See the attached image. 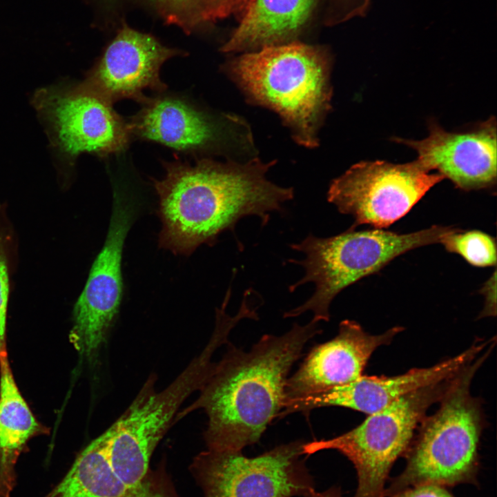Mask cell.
<instances>
[{
    "label": "cell",
    "instance_id": "obj_1",
    "mask_svg": "<svg viewBox=\"0 0 497 497\" xmlns=\"http://www.w3.org/2000/svg\"><path fill=\"white\" fill-rule=\"evenodd\" d=\"M275 162H165L164 176L153 179L162 223L159 246L189 256L202 244L214 245L225 231H234L243 217L257 216L266 225L271 213H283L294 197L293 188L266 178Z\"/></svg>",
    "mask_w": 497,
    "mask_h": 497
},
{
    "label": "cell",
    "instance_id": "obj_2",
    "mask_svg": "<svg viewBox=\"0 0 497 497\" xmlns=\"http://www.w3.org/2000/svg\"><path fill=\"white\" fill-rule=\"evenodd\" d=\"M319 322L295 324L280 335H264L246 351L227 342V349L199 389L198 398L175 419L197 409L208 417L207 449L242 451L257 442L284 405V388L306 343L320 334Z\"/></svg>",
    "mask_w": 497,
    "mask_h": 497
},
{
    "label": "cell",
    "instance_id": "obj_3",
    "mask_svg": "<svg viewBox=\"0 0 497 497\" xmlns=\"http://www.w3.org/2000/svg\"><path fill=\"white\" fill-rule=\"evenodd\" d=\"M248 102L277 113L297 143L318 144L331 109V66L322 50L300 43L269 46L224 66Z\"/></svg>",
    "mask_w": 497,
    "mask_h": 497
},
{
    "label": "cell",
    "instance_id": "obj_4",
    "mask_svg": "<svg viewBox=\"0 0 497 497\" xmlns=\"http://www.w3.org/2000/svg\"><path fill=\"white\" fill-rule=\"evenodd\" d=\"M457 228L432 226L416 232L398 233L382 228L363 231L349 230L329 237L310 233L291 249L302 253L300 260L289 262L304 269V276L289 286L293 292L300 286L313 283V295L299 306L284 313V318H294L312 312L313 320L328 322L329 307L335 297L345 288L360 279L375 273L393 259L418 247L441 243L445 236Z\"/></svg>",
    "mask_w": 497,
    "mask_h": 497
},
{
    "label": "cell",
    "instance_id": "obj_5",
    "mask_svg": "<svg viewBox=\"0 0 497 497\" xmlns=\"http://www.w3.org/2000/svg\"><path fill=\"white\" fill-rule=\"evenodd\" d=\"M488 353L480 355L453 377L438 409L422 420L406 452V467L385 489L384 496L420 485L445 487L475 480L483 418L470 387Z\"/></svg>",
    "mask_w": 497,
    "mask_h": 497
},
{
    "label": "cell",
    "instance_id": "obj_6",
    "mask_svg": "<svg viewBox=\"0 0 497 497\" xmlns=\"http://www.w3.org/2000/svg\"><path fill=\"white\" fill-rule=\"evenodd\" d=\"M226 333L215 329L203 350L166 387L157 391V376L151 374L131 404L107 429L110 465L126 487L148 474L150 457L175 423L182 403L199 391L209 375L215 351L226 344Z\"/></svg>",
    "mask_w": 497,
    "mask_h": 497
},
{
    "label": "cell",
    "instance_id": "obj_7",
    "mask_svg": "<svg viewBox=\"0 0 497 497\" xmlns=\"http://www.w3.org/2000/svg\"><path fill=\"white\" fill-rule=\"evenodd\" d=\"M453 377L406 394L342 435L304 442L303 454L339 451L357 472L358 487L353 497H384L392 465L407 451L429 407L440 400Z\"/></svg>",
    "mask_w": 497,
    "mask_h": 497
},
{
    "label": "cell",
    "instance_id": "obj_8",
    "mask_svg": "<svg viewBox=\"0 0 497 497\" xmlns=\"http://www.w3.org/2000/svg\"><path fill=\"white\" fill-rule=\"evenodd\" d=\"M145 204L139 198L116 191L106 237L95 257L72 311L70 340L79 355L97 360L122 300V255L125 240Z\"/></svg>",
    "mask_w": 497,
    "mask_h": 497
},
{
    "label": "cell",
    "instance_id": "obj_9",
    "mask_svg": "<svg viewBox=\"0 0 497 497\" xmlns=\"http://www.w3.org/2000/svg\"><path fill=\"white\" fill-rule=\"evenodd\" d=\"M304 442L280 445L252 458L242 451L207 449L194 458L192 471L204 497H304L315 490L301 458Z\"/></svg>",
    "mask_w": 497,
    "mask_h": 497
},
{
    "label": "cell",
    "instance_id": "obj_10",
    "mask_svg": "<svg viewBox=\"0 0 497 497\" xmlns=\"http://www.w3.org/2000/svg\"><path fill=\"white\" fill-rule=\"evenodd\" d=\"M443 179L418 160L398 164L363 161L331 182L327 199L340 213L353 217L351 228L368 224L385 229Z\"/></svg>",
    "mask_w": 497,
    "mask_h": 497
},
{
    "label": "cell",
    "instance_id": "obj_11",
    "mask_svg": "<svg viewBox=\"0 0 497 497\" xmlns=\"http://www.w3.org/2000/svg\"><path fill=\"white\" fill-rule=\"evenodd\" d=\"M37 106L56 146L70 158L82 153L106 156L124 150L133 135L113 104L82 84L39 95Z\"/></svg>",
    "mask_w": 497,
    "mask_h": 497
},
{
    "label": "cell",
    "instance_id": "obj_12",
    "mask_svg": "<svg viewBox=\"0 0 497 497\" xmlns=\"http://www.w3.org/2000/svg\"><path fill=\"white\" fill-rule=\"evenodd\" d=\"M129 123L132 133L178 150H199L237 145L252 148L248 125L226 115L217 119L184 100L170 97L149 98Z\"/></svg>",
    "mask_w": 497,
    "mask_h": 497
},
{
    "label": "cell",
    "instance_id": "obj_13",
    "mask_svg": "<svg viewBox=\"0 0 497 497\" xmlns=\"http://www.w3.org/2000/svg\"><path fill=\"white\" fill-rule=\"evenodd\" d=\"M429 135L420 140L393 138L418 154L417 160L428 170H436L458 188L474 191L496 184V121L495 117L475 128L448 132L436 122L429 125Z\"/></svg>",
    "mask_w": 497,
    "mask_h": 497
},
{
    "label": "cell",
    "instance_id": "obj_14",
    "mask_svg": "<svg viewBox=\"0 0 497 497\" xmlns=\"http://www.w3.org/2000/svg\"><path fill=\"white\" fill-rule=\"evenodd\" d=\"M180 54L151 35L124 26L82 85L111 104L124 99L144 104L149 99L145 90H165L160 68L166 60Z\"/></svg>",
    "mask_w": 497,
    "mask_h": 497
},
{
    "label": "cell",
    "instance_id": "obj_15",
    "mask_svg": "<svg viewBox=\"0 0 497 497\" xmlns=\"http://www.w3.org/2000/svg\"><path fill=\"white\" fill-rule=\"evenodd\" d=\"M402 330L394 327L382 334L371 335L354 320L342 321L338 335L313 347L298 369L288 378L282 410L306 397L358 379L373 351L391 343Z\"/></svg>",
    "mask_w": 497,
    "mask_h": 497
},
{
    "label": "cell",
    "instance_id": "obj_16",
    "mask_svg": "<svg viewBox=\"0 0 497 497\" xmlns=\"http://www.w3.org/2000/svg\"><path fill=\"white\" fill-rule=\"evenodd\" d=\"M487 344V341L480 340L453 358L429 367L414 368L401 375H362L352 382L298 401L282 410L280 417L296 412L309 415L314 409L329 406L371 414L407 393L454 376L477 358Z\"/></svg>",
    "mask_w": 497,
    "mask_h": 497
},
{
    "label": "cell",
    "instance_id": "obj_17",
    "mask_svg": "<svg viewBox=\"0 0 497 497\" xmlns=\"http://www.w3.org/2000/svg\"><path fill=\"white\" fill-rule=\"evenodd\" d=\"M47 431L21 394L7 354L0 355V497H10L15 465L27 442Z\"/></svg>",
    "mask_w": 497,
    "mask_h": 497
},
{
    "label": "cell",
    "instance_id": "obj_18",
    "mask_svg": "<svg viewBox=\"0 0 497 497\" xmlns=\"http://www.w3.org/2000/svg\"><path fill=\"white\" fill-rule=\"evenodd\" d=\"M313 3L314 0H253L222 50L237 52L280 45L302 26Z\"/></svg>",
    "mask_w": 497,
    "mask_h": 497
},
{
    "label": "cell",
    "instance_id": "obj_19",
    "mask_svg": "<svg viewBox=\"0 0 497 497\" xmlns=\"http://www.w3.org/2000/svg\"><path fill=\"white\" fill-rule=\"evenodd\" d=\"M108 440L106 430L88 444L46 497H119L126 487L110 465Z\"/></svg>",
    "mask_w": 497,
    "mask_h": 497
},
{
    "label": "cell",
    "instance_id": "obj_20",
    "mask_svg": "<svg viewBox=\"0 0 497 497\" xmlns=\"http://www.w3.org/2000/svg\"><path fill=\"white\" fill-rule=\"evenodd\" d=\"M17 245V233L8 215L7 204H0V355L7 354L6 318Z\"/></svg>",
    "mask_w": 497,
    "mask_h": 497
},
{
    "label": "cell",
    "instance_id": "obj_21",
    "mask_svg": "<svg viewBox=\"0 0 497 497\" xmlns=\"http://www.w3.org/2000/svg\"><path fill=\"white\" fill-rule=\"evenodd\" d=\"M440 244L447 251L460 255L474 266L487 267L496 264L495 240L482 231L462 232L458 228L445 236Z\"/></svg>",
    "mask_w": 497,
    "mask_h": 497
},
{
    "label": "cell",
    "instance_id": "obj_22",
    "mask_svg": "<svg viewBox=\"0 0 497 497\" xmlns=\"http://www.w3.org/2000/svg\"><path fill=\"white\" fill-rule=\"evenodd\" d=\"M159 7L168 21L175 23L186 30L203 21L198 6L193 0H153Z\"/></svg>",
    "mask_w": 497,
    "mask_h": 497
},
{
    "label": "cell",
    "instance_id": "obj_23",
    "mask_svg": "<svg viewBox=\"0 0 497 497\" xmlns=\"http://www.w3.org/2000/svg\"><path fill=\"white\" fill-rule=\"evenodd\" d=\"M119 497H168L164 489L148 474L138 483L126 487Z\"/></svg>",
    "mask_w": 497,
    "mask_h": 497
},
{
    "label": "cell",
    "instance_id": "obj_24",
    "mask_svg": "<svg viewBox=\"0 0 497 497\" xmlns=\"http://www.w3.org/2000/svg\"><path fill=\"white\" fill-rule=\"evenodd\" d=\"M391 497H454L444 487L425 484L407 488Z\"/></svg>",
    "mask_w": 497,
    "mask_h": 497
},
{
    "label": "cell",
    "instance_id": "obj_25",
    "mask_svg": "<svg viewBox=\"0 0 497 497\" xmlns=\"http://www.w3.org/2000/svg\"><path fill=\"white\" fill-rule=\"evenodd\" d=\"M496 271L493 275L485 283L481 292L485 295V307L481 313L483 316H495L496 314Z\"/></svg>",
    "mask_w": 497,
    "mask_h": 497
},
{
    "label": "cell",
    "instance_id": "obj_26",
    "mask_svg": "<svg viewBox=\"0 0 497 497\" xmlns=\"http://www.w3.org/2000/svg\"><path fill=\"white\" fill-rule=\"evenodd\" d=\"M199 8L203 18L205 20L216 17L219 12L215 2L216 0H193Z\"/></svg>",
    "mask_w": 497,
    "mask_h": 497
},
{
    "label": "cell",
    "instance_id": "obj_27",
    "mask_svg": "<svg viewBox=\"0 0 497 497\" xmlns=\"http://www.w3.org/2000/svg\"><path fill=\"white\" fill-rule=\"evenodd\" d=\"M304 497H343L340 488L333 486L326 491L317 492L315 490L311 492Z\"/></svg>",
    "mask_w": 497,
    "mask_h": 497
}]
</instances>
